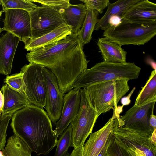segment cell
<instances>
[{
    "mask_svg": "<svg viewBox=\"0 0 156 156\" xmlns=\"http://www.w3.org/2000/svg\"><path fill=\"white\" fill-rule=\"evenodd\" d=\"M112 134L119 142L142 151L146 156H156V146L152 142L150 137L124 127L117 116L114 119Z\"/></svg>",
    "mask_w": 156,
    "mask_h": 156,
    "instance_id": "cell-10",
    "label": "cell"
},
{
    "mask_svg": "<svg viewBox=\"0 0 156 156\" xmlns=\"http://www.w3.org/2000/svg\"><path fill=\"white\" fill-rule=\"evenodd\" d=\"M97 44L103 61L118 63L126 62L127 53L118 44L102 37L99 38Z\"/></svg>",
    "mask_w": 156,
    "mask_h": 156,
    "instance_id": "cell-19",
    "label": "cell"
},
{
    "mask_svg": "<svg viewBox=\"0 0 156 156\" xmlns=\"http://www.w3.org/2000/svg\"><path fill=\"white\" fill-rule=\"evenodd\" d=\"M2 151L3 156H31L32 152L26 144L15 134L9 138Z\"/></svg>",
    "mask_w": 156,
    "mask_h": 156,
    "instance_id": "cell-24",
    "label": "cell"
},
{
    "mask_svg": "<svg viewBox=\"0 0 156 156\" xmlns=\"http://www.w3.org/2000/svg\"></svg>",
    "mask_w": 156,
    "mask_h": 156,
    "instance_id": "cell-42",
    "label": "cell"
},
{
    "mask_svg": "<svg viewBox=\"0 0 156 156\" xmlns=\"http://www.w3.org/2000/svg\"><path fill=\"white\" fill-rule=\"evenodd\" d=\"M3 12V11H0V18Z\"/></svg>",
    "mask_w": 156,
    "mask_h": 156,
    "instance_id": "cell-39",
    "label": "cell"
},
{
    "mask_svg": "<svg viewBox=\"0 0 156 156\" xmlns=\"http://www.w3.org/2000/svg\"><path fill=\"white\" fill-rule=\"evenodd\" d=\"M139 0H118L110 3L107 7L105 13L96 24L94 29L96 31L100 30H105L107 28V23L109 18L114 16H119L122 18L126 12L131 6Z\"/></svg>",
    "mask_w": 156,
    "mask_h": 156,
    "instance_id": "cell-21",
    "label": "cell"
},
{
    "mask_svg": "<svg viewBox=\"0 0 156 156\" xmlns=\"http://www.w3.org/2000/svg\"><path fill=\"white\" fill-rule=\"evenodd\" d=\"M117 115L113 113L104 126L98 130L91 133L83 146V156H98L103 149L112 132L115 119Z\"/></svg>",
    "mask_w": 156,
    "mask_h": 156,
    "instance_id": "cell-14",
    "label": "cell"
},
{
    "mask_svg": "<svg viewBox=\"0 0 156 156\" xmlns=\"http://www.w3.org/2000/svg\"><path fill=\"white\" fill-rule=\"evenodd\" d=\"M83 147L74 149L69 156H83Z\"/></svg>",
    "mask_w": 156,
    "mask_h": 156,
    "instance_id": "cell-35",
    "label": "cell"
},
{
    "mask_svg": "<svg viewBox=\"0 0 156 156\" xmlns=\"http://www.w3.org/2000/svg\"><path fill=\"white\" fill-rule=\"evenodd\" d=\"M141 70L134 62L103 61L81 73L73 84L70 90L74 88H85L95 84L118 79H136Z\"/></svg>",
    "mask_w": 156,
    "mask_h": 156,
    "instance_id": "cell-3",
    "label": "cell"
},
{
    "mask_svg": "<svg viewBox=\"0 0 156 156\" xmlns=\"http://www.w3.org/2000/svg\"><path fill=\"white\" fill-rule=\"evenodd\" d=\"M4 104V96L0 90V115L2 114Z\"/></svg>",
    "mask_w": 156,
    "mask_h": 156,
    "instance_id": "cell-37",
    "label": "cell"
},
{
    "mask_svg": "<svg viewBox=\"0 0 156 156\" xmlns=\"http://www.w3.org/2000/svg\"><path fill=\"white\" fill-rule=\"evenodd\" d=\"M99 14L97 11L87 8L84 22L77 34V36L83 46L89 43L92 39L93 32L99 20Z\"/></svg>",
    "mask_w": 156,
    "mask_h": 156,
    "instance_id": "cell-22",
    "label": "cell"
},
{
    "mask_svg": "<svg viewBox=\"0 0 156 156\" xmlns=\"http://www.w3.org/2000/svg\"><path fill=\"white\" fill-rule=\"evenodd\" d=\"M20 40L12 34L7 32L0 37V74H10L13 59Z\"/></svg>",
    "mask_w": 156,
    "mask_h": 156,
    "instance_id": "cell-15",
    "label": "cell"
},
{
    "mask_svg": "<svg viewBox=\"0 0 156 156\" xmlns=\"http://www.w3.org/2000/svg\"><path fill=\"white\" fill-rule=\"evenodd\" d=\"M4 12L5 18L3 20L4 25L2 31H5L12 34L26 44L31 36L29 12L20 9H9Z\"/></svg>",
    "mask_w": 156,
    "mask_h": 156,
    "instance_id": "cell-12",
    "label": "cell"
},
{
    "mask_svg": "<svg viewBox=\"0 0 156 156\" xmlns=\"http://www.w3.org/2000/svg\"><path fill=\"white\" fill-rule=\"evenodd\" d=\"M156 34V21L139 23L122 19L104 31L103 36L121 46L143 45Z\"/></svg>",
    "mask_w": 156,
    "mask_h": 156,
    "instance_id": "cell-4",
    "label": "cell"
},
{
    "mask_svg": "<svg viewBox=\"0 0 156 156\" xmlns=\"http://www.w3.org/2000/svg\"><path fill=\"white\" fill-rule=\"evenodd\" d=\"M83 46L77 36L70 34L54 44L33 50L26 58L30 62L41 65L55 76L60 91L64 94L80 74L87 69Z\"/></svg>",
    "mask_w": 156,
    "mask_h": 156,
    "instance_id": "cell-1",
    "label": "cell"
},
{
    "mask_svg": "<svg viewBox=\"0 0 156 156\" xmlns=\"http://www.w3.org/2000/svg\"><path fill=\"white\" fill-rule=\"evenodd\" d=\"M32 2L41 4V5H45L55 9L60 13L63 12L64 10L70 4L69 0H30Z\"/></svg>",
    "mask_w": 156,
    "mask_h": 156,
    "instance_id": "cell-28",
    "label": "cell"
},
{
    "mask_svg": "<svg viewBox=\"0 0 156 156\" xmlns=\"http://www.w3.org/2000/svg\"><path fill=\"white\" fill-rule=\"evenodd\" d=\"M1 32H2V31L1 28L0 27V33Z\"/></svg>",
    "mask_w": 156,
    "mask_h": 156,
    "instance_id": "cell-41",
    "label": "cell"
},
{
    "mask_svg": "<svg viewBox=\"0 0 156 156\" xmlns=\"http://www.w3.org/2000/svg\"><path fill=\"white\" fill-rule=\"evenodd\" d=\"M86 5L87 8L94 10L99 13L102 14L104 9L107 7L110 3L109 0H80Z\"/></svg>",
    "mask_w": 156,
    "mask_h": 156,
    "instance_id": "cell-30",
    "label": "cell"
},
{
    "mask_svg": "<svg viewBox=\"0 0 156 156\" xmlns=\"http://www.w3.org/2000/svg\"><path fill=\"white\" fill-rule=\"evenodd\" d=\"M139 93L135 105L140 106L153 101H156V71L153 70L148 80Z\"/></svg>",
    "mask_w": 156,
    "mask_h": 156,
    "instance_id": "cell-23",
    "label": "cell"
},
{
    "mask_svg": "<svg viewBox=\"0 0 156 156\" xmlns=\"http://www.w3.org/2000/svg\"><path fill=\"white\" fill-rule=\"evenodd\" d=\"M44 66L30 62L21 68L25 94L31 105L42 108L46 104V90Z\"/></svg>",
    "mask_w": 156,
    "mask_h": 156,
    "instance_id": "cell-7",
    "label": "cell"
},
{
    "mask_svg": "<svg viewBox=\"0 0 156 156\" xmlns=\"http://www.w3.org/2000/svg\"><path fill=\"white\" fill-rule=\"evenodd\" d=\"M71 27L62 24L54 30L38 37L29 39L25 48L30 51L56 43L71 34Z\"/></svg>",
    "mask_w": 156,
    "mask_h": 156,
    "instance_id": "cell-17",
    "label": "cell"
},
{
    "mask_svg": "<svg viewBox=\"0 0 156 156\" xmlns=\"http://www.w3.org/2000/svg\"><path fill=\"white\" fill-rule=\"evenodd\" d=\"M149 123L151 126L154 129H156V116L152 113L150 116Z\"/></svg>",
    "mask_w": 156,
    "mask_h": 156,
    "instance_id": "cell-36",
    "label": "cell"
},
{
    "mask_svg": "<svg viewBox=\"0 0 156 156\" xmlns=\"http://www.w3.org/2000/svg\"><path fill=\"white\" fill-rule=\"evenodd\" d=\"M14 114L0 115V150H3L6 144L7 130L9 121Z\"/></svg>",
    "mask_w": 156,
    "mask_h": 156,
    "instance_id": "cell-27",
    "label": "cell"
},
{
    "mask_svg": "<svg viewBox=\"0 0 156 156\" xmlns=\"http://www.w3.org/2000/svg\"><path fill=\"white\" fill-rule=\"evenodd\" d=\"M155 102L151 101L140 106L134 105L123 115L120 116V122L125 128L150 137L154 130L150 125L149 119L154 113Z\"/></svg>",
    "mask_w": 156,
    "mask_h": 156,
    "instance_id": "cell-9",
    "label": "cell"
},
{
    "mask_svg": "<svg viewBox=\"0 0 156 156\" xmlns=\"http://www.w3.org/2000/svg\"><path fill=\"white\" fill-rule=\"evenodd\" d=\"M80 92V108L76 117L70 123L72 128V147L74 149L83 146L99 116L86 90L81 88Z\"/></svg>",
    "mask_w": 156,
    "mask_h": 156,
    "instance_id": "cell-6",
    "label": "cell"
},
{
    "mask_svg": "<svg viewBox=\"0 0 156 156\" xmlns=\"http://www.w3.org/2000/svg\"><path fill=\"white\" fill-rule=\"evenodd\" d=\"M43 73L46 90L45 108L52 123L55 125L61 115L65 94L60 91L57 79L51 71L44 66Z\"/></svg>",
    "mask_w": 156,
    "mask_h": 156,
    "instance_id": "cell-11",
    "label": "cell"
},
{
    "mask_svg": "<svg viewBox=\"0 0 156 156\" xmlns=\"http://www.w3.org/2000/svg\"><path fill=\"white\" fill-rule=\"evenodd\" d=\"M129 80L118 79L90 86L85 88L99 116L112 109L117 112V104L129 90Z\"/></svg>",
    "mask_w": 156,
    "mask_h": 156,
    "instance_id": "cell-5",
    "label": "cell"
},
{
    "mask_svg": "<svg viewBox=\"0 0 156 156\" xmlns=\"http://www.w3.org/2000/svg\"><path fill=\"white\" fill-rule=\"evenodd\" d=\"M4 82L13 89L24 93L23 75L21 72L7 76L4 79Z\"/></svg>",
    "mask_w": 156,
    "mask_h": 156,
    "instance_id": "cell-29",
    "label": "cell"
},
{
    "mask_svg": "<svg viewBox=\"0 0 156 156\" xmlns=\"http://www.w3.org/2000/svg\"><path fill=\"white\" fill-rule=\"evenodd\" d=\"M80 89H72L64 95L61 115L55 124V130L58 137L66 129L78 112L81 101Z\"/></svg>",
    "mask_w": 156,
    "mask_h": 156,
    "instance_id": "cell-13",
    "label": "cell"
},
{
    "mask_svg": "<svg viewBox=\"0 0 156 156\" xmlns=\"http://www.w3.org/2000/svg\"><path fill=\"white\" fill-rule=\"evenodd\" d=\"M69 155L70 154L68 153L66 156H69Z\"/></svg>",
    "mask_w": 156,
    "mask_h": 156,
    "instance_id": "cell-40",
    "label": "cell"
},
{
    "mask_svg": "<svg viewBox=\"0 0 156 156\" xmlns=\"http://www.w3.org/2000/svg\"><path fill=\"white\" fill-rule=\"evenodd\" d=\"M11 126L18 136L37 155L48 154L56 146L58 136L43 108L30 105L15 112Z\"/></svg>",
    "mask_w": 156,
    "mask_h": 156,
    "instance_id": "cell-2",
    "label": "cell"
},
{
    "mask_svg": "<svg viewBox=\"0 0 156 156\" xmlns=\"http://www.w3.org/2000/svg\"><path fill=\"white\" fill-rule=\"evenodd\" d=\"M122 20L144 23L156 21V4L148 0H139L123 14Z\"/></svg>",
    "mask_w": 156,
    "mask_h": 156,
    "instance_id": "cell-16",
    "label": "cell"
},
{
    "mask_svg": "<svg viewBox=\"0 0 156 156\" xmlns=\"http://www.w3.org/2000/svg\"><path fill=\"white\" fill-rule=\"evenodd\" d=\"M115 140L120 145L127 151L130 156H146L142 151L137 148L129 147L119 142L116 139Z\"/></svg>",
    "mask_w": 156,
    "mask_h": 156,
    "instance_id": "cell-32",
    "label": "cell"
},
{
    "mask_svg": "<svg viewBox=\"0 0 156 156\" xmlns=\"http://www.w3.org/2000/svg\"><path fill=\"white\" fill-rule=\"evenodd\" d=\"M0 1L3 12L9 9H20L29 12L37 6L30 0H1Z\"/></svg>",
    "mask_w": 156,
    "mask_h": 156,
    "instance_id": "cell-26",
    "label": "cell"
},
{
    "mask_svg": "<svg viewBox=\"0 0 156 156\" xmlns=\"http://www.w3.org/2000/svg\"><path fill=\"white\" fill-rule=\"evenodd\" d=\"M0 156H3V152L2 150V151L0 150Z\"/></svg>",
    "mask_w": 156,
    "mask_h": 156,
    "instance_id": "cell-38",
    "label": "cell"
},
{
    "mask_svg": "<svg viewBox=\"0 0 156 156\" xmlns=\"http://www.w3.org/2000/svg\"><path fill=\"white\" fill-rule=\"evenodd\" d=\"M72 128L70 124L59 137L54 156H66L69 148L72 147Z\"/></svg>",
    "mask_w": 156,
    "mask_h": 156,
    "instance_id": "cell-25",
    "label": "cell"
},
{
    "mask_svg": "<svg viewBox=\"0 0 156 156\" xmlns=\"http://www.w3.org/2000/svg\"><path fill=\"white\" fill-rule=\"evenodd\" d=\"M114 137L112 134V132L110 134L109 137L108 138L107 141L104 146L103 149L99 153L98 156H106V151L107 150L111 143L112 142L114 139Z\"/></svg>",
    "mask_w": 156,
    "mask_h": 156,
    "instance_id": "cell-33",
    "label": "cell"
},
{
    "mask_svg": "<svg viewBox=\"0 0 156 156\" xmlns=\"http://www.w3.org/2000/svg\"><path fill=\"white\" fill-rule=\"evenodd\" d=\"M135 89V87H134L132 89L130 92L127 97H124L121 99V102L123 106L128 105L130 104L131 102V100L130 99V98Z\"/></svg>",
    "mask_w": 156,
    "mask_h": 156,
    "instance_id": "cell-34",
    "label": "cell"
},
{
    "mask_svg": "<svg viewBox=\"0 0 156 156\" xmlns=\"http://www.w3.org/2000/svg\"><path fill=\"white\" fill-rule=\"evenodd\" d=\"M1 91L4 98L2 114H14L31 105L24 93L19 91L7 84L3 85Z\"/></svg>",
    "mask_w": 156,
    "mask_h": 156,
    "instance_id": "cell-18",
    "label": "cell"
},
{
    "mask_svg": "<svg viewBox=\"0 0 156 156\" xmlns=\"http://www.w3.org/2000/svg\"><path fill=\"white\" fill-rule=\"evenodd\" d=\"M87 11L85 4H70L62 13L66 23L72 28L71 34L77 36L84 22Z\"/></svg>",
    "mask_w": 156,
    "mask_h": 156,
    "instance_id": "cell-20",
    "label": "cell"
},
{
    "mask_svg": "<svg viewBox=\"0 0 156 156\" xmlns=\"http://www.w3.org/2000/svg\"><path fill=\"white\" fill-rule=\"evenodd\" d=\"M29 12L31 28L30 39L49 32L62 24H67L61 13L48 6H37Z\"/></svg>",
    "mask_w": 156,
    "mask_h": 156,
    "instance_id": "cell-8",
    "label": "cell"
},
{
    "mask_svg": "<svg viewBox=\"0 0 156 156\" xmlns=\"http://www.w3.org/2000/svg\"><path fill=\"white\" fill-rule=\"evenodd\" d=\"M106 154L107 156H130L127 151L118 144L115 138L107 150Z\"/></svg>",
    "mask_w": 156,
    "mask_h": 156,
    "instance_id": "cell-31",
    "label": "cell"
}]
</instances>
